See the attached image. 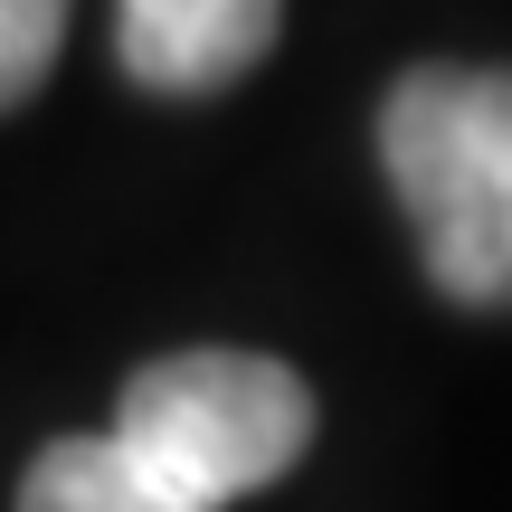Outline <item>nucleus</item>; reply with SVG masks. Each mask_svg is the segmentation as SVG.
<instances>
[{
    "label": "nucleus",
    "instance_id": "nucleus-1",
    "mask_svg": "<svg viewBox=\"0 0 512 512\" xmlns=\"http://www.w3.org/2000/svg\"><path fill=\"white\" fill-rule=\"evenodd\" d=\"M313 437V399L266 351H171L124 389L105 437L29 465L19 512H228Z\"/></svg>",
    "mask_w": 512,
    "mask_h": 512
},
{
    "label": "nucleus",
    "instance_id": "nucleus-2",
    "mask_svg": "<svg viewBox=\"0 0 512 512\" xmlns=\"http://www.w3.org/2000/svg\"><path fill=\"white\" fill-rule=\"evenodd\" d=\"M380 162L437 294L512 313V67H418L380 105Z\"/></svg>",
    "mask_w": 512,
    "mask_h": 512
},
{
    "label": "nucleus",
    "instance_id": "nucleus-4",
    "mask_svg": "<svg viewBox=\"0 0 512 512\" xmlns=\"http://www.w3.org/2000/svg\"><path fill=\"white\" fill-rule=\"evenodd\" d=\"M57 38H67V0H0V114L38 95V76L57 67Z\"/></svg>",
    "mask_w": 512,
    "mask_h": 512
},
{
    "label": "nucleus",
    "instance_id": "nucleus-3",
    "mask_svg": "<svg viewBox=\"0 0 512 512\" xmlns=\"http://www.w3.org/2000/svg\"><path fill=\"white\" fill-rule=\"evenodd\" d=\"M275 19L285 0H114V57L152 95H209L275 48Z\"/></svg>",
    "mask_w": 512,
    "mask_h": 512
}]
</instances>
